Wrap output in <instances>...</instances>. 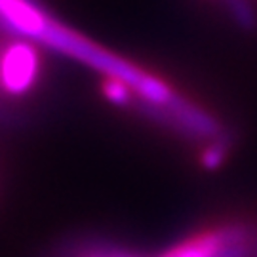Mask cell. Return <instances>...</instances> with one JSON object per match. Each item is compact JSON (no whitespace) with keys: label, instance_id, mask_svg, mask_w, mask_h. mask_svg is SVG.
I'll return each instance as SVG.
<instances>
[{"label":"cell","instance_id":"obj_3","mask_svg":"<svg viewBox=\"0 0 257 257\" xmlns=\"http://www.w3.org/2000/svg\"><path fill=\"white\" fill-rule=\"evenodd\" d=\"M101 93L103 97L109 103H112L114 107H132L139 103L138 93L134 92V88L130 86L126 80L116 78V76H101Z\"/></svg>","mask_w":257,"mask_h":257},{"label":"cell","instance_id":"obj_4","mask_svg":"<svg viewBox=\"0 0 257 257\" xmlns=\"http://www.w3.org/2000/svg\"><path fill=\"white\" fill-rule=\"evenodd\" d=\"M227 158V145L219 141V139H211L210 143L204 147L202 155H200V164L204 170H217Z\"/></svg>","mask_w":257,"mask_h":257},{"label":"cell","instance_id":"obj_5","mask_svg":"<svg viewBox=\"0 0 257 257\" xmlns=\"http://www.w3.org/2000/svg\"><path fill=\"white\" fill-rule=\"evenodd\" d=\"M229 8L232 12V16H234V19L242 27H253L255 25L253 10H251L248 0H229Z\"/></svg>","mask_w":257,"mask_h":257},{"label":"cell","instance_id":"obj_2","mask_svg":"<svg viewBox=\"0 0 257 257\" xmlns=\"http://www.w3.org/2000/svg\"><path fill=\"white\" fill-rule=\"evenodd\" d=\"M40 44L14 38L0 48V90L10 97H23L37 88L42 74Z\"/></svg>","mask_w":257,"mask_h":257},{"label":"cell","instance_id":"obj_1","mask_svg":"<svg viewBox=\"0 0 257 257\" xmlns=\"http://www.w3.org/2000/svg\"><path fill=\"white\" fill-rule=\"evenodd\" d=\"M158 257H257V236L242 223H223L193 232Z\"/></svg>","mask_w":257,"mask_h":257},{"label":"cell","instance_id":"obj_6","mask_svg":"<svg viewBox=\"0 0 257 257\" xmlns=\"http://www.w3.org/2000/svg\"><path fill=\"white\" fill-rule=\"evenodd\" d=\"M80 257H138L126 253V251H118V249H97V251H90V253H84Z\"/></svg>","mask_w":257,"mask_h":257}]
</instances>
